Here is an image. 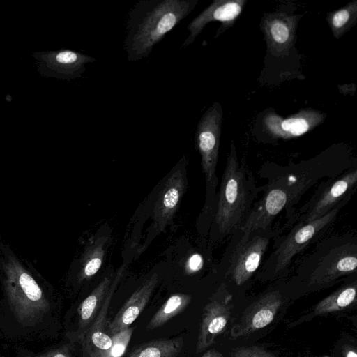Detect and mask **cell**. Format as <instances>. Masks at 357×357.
<instances>
[{
    "instance_id": "18",
    "label": "cell",
    "mask_w": 357,
    "mask_h": 357,
    "mask_svg": "<svg viewBox=\"0 0 357 357\" xmlns=\"http://www.w3.org/2000/svg\"><path fill=\"white\" fill-rule=\"evenodd\" d=\"M40 58L50 70L66 79L81 77L86 71L85 65L96 61L89 55L71 50L45 52L40 55Z\"/></svg>"
},
{
    "instance_id": "9",
    "label": "cell",
    "mask_w": 357,
    "mask_h": 357,
    "mask_svg": "<svg viewBox=\"0 0 357 357\" xmlns=\"http://www.w3.org/2000/svg\"><path fill=\"white\" fill-rule=\"evenodd\" d=\"M10 308L17 320L23 325H34L49 310V303L36 280L27 273L11 274L7 284Z\"/></svg>"
},
{
    "instance_id": "29",
    "label": "cell",
    "mask_w": 357,
    "mask_h": 357,
    "mask_svg": "<svg viewBox=\"0 0 357 357\" xmlns=\"http://www.w3.org/2000/svg\"><path fill=\"white\" fill-rule=\"evenodd\" d=\"M202 357H223V356L220 352L213 349L206 351Z\"/></svg>"
},
{
    "instance_id": "3",
    "label": "cell",
    "mask_w": 357,
    "mask_h": 357,
    "mask_svg": "<svg viewBox=\"0 0 357 357\" xmlns=\"http://www.w3.org/2000/svg\"><path fill=\"white\" fill-rule=\"evenodd\" d=\"M199 0H139L128 13L124 47L128 61L148 57L153 47L185 18Z\"/></svg>"
},
{
    "instance_id": "26",
    "label": "cell",
    "mask_w": 357,
    "mask_h": 357,
    "mask_svg": "<svg viewBox=\"0 0 357 357\" xmlns=\"http://www.w3.org/2000/svg\"><path fill=\"white\" fill-rule=\"evenodd\" d=\"M231 357H276L272 353L257 346L238 347L233 350Z\"/></svg>"
},
{
    "instance_id": "11",
    "label": "cell",
    "mask_w": 357,
    "mask_h": 357,
    "mask_svg": "<svg viewBox=\"0 0 357 357\" xmlns=\"http://www.w3.org/2000/svg\"><path fill=\"white\" fill-rule=\"evenodd\" d=\"M301 15L283 12L265 13L261 22L267 48L275 56H287L296 40V29Z\"/></svg>"
},
{
    "instance_id": "23",
    "label": "cell",
    "mask_w": 357,
    "mask_h": 357,
    "mask_svg": "<svg viewBox=\"0 0 357 357\" xmlns=\"http://www.w3.org/2000/svg\"><path fill=\"white\" fill-rule=\"evenodd\" d=\"M192 296L186 294H175L169 296L157 310L148 323L146 329L154 330L168 322L183 312L189 305Z\"/></svg>"
},
{
    "instance_id": "30",
    "label": "cell",
    "mask_w": 357,
    "mask_h": 357,
    "mask_svg": "<svg viewBox=\"0 0 357 357\" xmlns=\"http://www.w3.org/2000/svg\"><path fill=\"white\" fill-rule=\"evenodd\" d=\"M343 354L344 357H357L356 350L353 347H347Z\"/></svg>"
},
{
    "instance_id": "28",
    "label": "cell",
    "mask_w": 357,
    "mask_h": 357,
    "mask_svg": "<svg viewBox=\"0 0 357 357\" xmlns=\"http://www.w3.org/2000/svg\"><path fill=\"white\" fill-rule=\"evenodd\" d=\"M32 357H73L70 349L65 345Z\"/></svg>"
},
{
    "instance_id": "25",
    "label": "cell",
    "mask_w": 357,
    "mask_h": 357,
    "mask_svg": "<svg viewBox=\"0 0 357 357\" xmlns=\"http://www.w3.org/2000/svg\"><path fill=\"white\" fill-rule=\"evenodd\" d=\"M133 328L128 327L112 336V345L102 357H121L131 339Z\"/></svg>"
},
{
    "instance_id": "8",
    "label": "cell",
    "mask_w": 357,
    "mask_h": 357,
    "mask_svg": "<svg viewBox=\"0 0 357 357\" xmlns=\"http://www.w3.org/2000/svg\"><path fill=\"white\" fill-rule=\"evenodd\" d=\"M356 185V166L321 181L310 199L295 211L288 224L291 226L295 222H308L324 216L342 200L352 196Z\"/></svg>"
},
{
    "instance_id": "6",
    "label": "cell",
    "mask_w": 357,
    "mask_h": 357,
    "mask_svg": "<svg viewBox=\"0 0 357 357\" xmlns=\"http://www.w3.org/2000/svg\"><path fill=\"white\" fill-rule=\"evenodd\" d=\"M280 233L273 226L237 230L227 241L217 267L222 282L236 287L248 283L256 275L269 245Z\"/></svg>"
},
{
    "instance_id": "7",
    "label": "cell",
    "mask_w": 357,
    "mask_h": 357,
    "mask_svg": "<svg viewBox=\"0 0 357 357\" xmlns=\"http://www.w3.org/2000/svg\"><path fill=\"white\" fill-rule=\"evenodd\" d=\"M223 111L220 104L214 102L204 112L198 122L195 132V144L201 156L207 190L206 211L213 217L217 197L218 178L216 167L218 160Z\"/></svg>"
},
{
    "instance_id": "20",
    "label": "cell",
    "mask_w": 357,
    "mask_h": 357,
    "mask_svg": "<svg viewBox=\"0 0 357 357\" xmlns=\"http://www.w3.org/2000/svg\"><path fill=\"white\" fill-rule=\"evenodd\" d=\"M356 276L332 294L322 299L314 307L317 315L324 314L345 309L356 301Z\"/></svg>"
},
{
    "instance_id": "12",
    "label": "cell",
    "mask_w": 357,
    "mask_h": 357,
    "mask_svg": "<svg viewBox=\"0 0 357 357\" xmlns=\"http://www.w3.org/2000/svg\"><path fill=\"white\" fill-rule=\"evenodd\" d=\"M245 0H214L195 17L188 24L187 29L189 34L181 48L190 45L202 33L206 24L212 22H220L221 25L216 31L215 38L218 37L227 29L234 25L241 15L245 3Z\"/></svg>"
},
{
    "instance_id": "15",
    "label": "cell",
    "mask_w": 357,
    "mask_h": 357,
    "mask_svg": "<svg viewBox=\"0 0 357 357\" xmlns=\"http://www.w3.org/2000/svg\"><path fill=\"white\" fill-rule=\"evenodd\" d=\"M123 273V266H122L116 273L114 281L112 282L100 311L80 342L84 357H102L112 345V336L105 331L107 314L113 294Z\"/></svg>"
},
{
    "instance_id": "1",
    "label": "cell",
    "mask_w": 357,
    "mask_h": 357,
    "mask_svg": "<svg viewBox=\"0 0 357 357\" xmlns=\"http://www.w3.org/2000/svg\"><path fill=\"white\" fill-rule=\"evenodd\" d=\"M351 165L307 162L289 165L275 170L263 171L260 177L266 183L259 188L261 198L256 201L241 229H266L282 211L287 221L291 218L303 195L313 186L338 176Z\"/></svg>"
},
{
    "instance_id": "21",
    "label": "cell",
    "mask_w": 357,
    "mask_h": 357,
    "mask_svg": "<svg viewBox=\"0 0 357 357\" xmlns=\"http://www.w3.org/2000/svg\"><path fill=\"white\" fill-rule=\"evenodd\" d=\"M183 347V339H157L142 344L127 357H177Z\"/></svg>"
},
{
    "instance_id": "17",
    "label": "cell",
    "mask_w": 357,
    "mask_h": 357,
    "mask_svg": "<svg viewBox=\"0 0 357 357\" xmlns=\"http://www.w3.org/2000/svg\"><path fill=\"white\" fill-rule=\"evenodd\" d=\"M158 283V274L145 280L126 301L114 319L107 324L105 331L112 336L126 330L137 319L151 297Z\"/></svg>"
},
{
    "instance_id": "4",
    "label": "cell",
    "mask_w": 357,
    "mask_h": 357,
    "mask_svg": "<svg viewBox=\"0 0 357 357\" xmlns=\"http://www.w3.org/2000/svg\"><path fill=\"white\" fill-rule=\"evenodd\" d=\"M357 237L354 234L330 233L302 258L295 278L305 282L309 291L333 285L342 278L356 275Z\"/></svg>"
},
{
    "instance_id": "2",
    "label": "cell",
    "mask_w": 357,
    "mask_h": 357,
    "mask_svg": "<svg viewBox=\"0 0 357 357\" xmlns=\"http://www.w3.org/2000/svg\"><path fill=\"white\" fill-rule=\"evenodd\" d=\"M259 194L253 174L239 160L235 143L231 140L211 219L215 243H227L243 227Z\"/></svg>"
},
{
    "instance_id": "10",
    "label": "cell",
    "mask_w": 357,
    "mask_h": 357,
    "mask_svg": "<svg viewBox=\"0 0 357 357\" xmlns=\"http://www.w3.org/2000/svg\"><path fill=\"white\" fill-rule=\"evenodd\" d=\"M233 294L222 282L205 305L196 344V352L203 351L222 333L230 319Z\"/></svg>"
},
{
    "instance_id": "14",
    "label": "cell",
    "mask_w": 357,
    "mask_h": 357,
    "mask_svg": "<svg viewBox=\"0 0 357 357\" xmlns=\"http://www.w3.org/2000/svg\"><path fill=\"white\" fill-rule=\"evenodd\" d=\"M282 304V295L279 289L264 294L253 302L233 326L231 335L234 337L248 335L270 324Z\"/></svg>"
},
{
    "instance_id": "22",
    "label": "cell",
    "mask_w": 357,
    "mask_h": 357,
    "mask_svg": "<svg viewBox=\"0 0 357 357\" xmlns=\"http://www.w3.org/2000/svg\"><path fill=\"white\" fill-rule=\"evenodd\" d=\"M107 238L98 237L86 248L82 258L81 269L78 275L79 280L90 279L100 270L105 253Z\"/></svg>"
},
{
    "instance_id": "5",
    "label": "cell",
    "mask_w": 357,
    "mask_h": 357,
    "mask_svg": "<svg viewBox=\"0 0 357 357\" xmlns=\"http://www.w3.org/2000/svg\"><path fill=\"white\" fill-rule=\"evenodd\" d=\"M351 197L342 200L324 216L308 222H295L286 234H278L273 240V251L261 263L256 278L271 280L286 275L294 257L333 231L339 213Z\"/></svg>"
},
{
    "instance_id": "16",
    "label": "cell",
    "mask_w": 357,
    "mask_h": 357,
    "mask_svg": "<svg viewBox=\"0 0 357 357\" xmlns=\"http://www.w3.org/2000/svg\"><path fill=\"white\" fill-rule=\"evenodd\" d=\"M183 167L177 168L167 178L155 202L153 211L155 225L162 231L172 219L185 190Z\"/></svg>"
},
{
    "instance_id": "27",
    "label": "cell",
    "mask_w": 357,
    "mask_h": 357,
    "mask_svg": "<svg viewBox=\"0 0 357 357\" xmlns=\"http://www.w3.org/2000/svg\"><path fill=\"white\" fill-rule=\"evenodd\" d=\"M204 266V258L200 253L190 255L185 263V271L188 274L199 272Z\"/></svg>"
},
{
    "instance_id": "24",
    "label": "cell",
    "mask_w": 357,
    "mask_h": 357,
    "mask_svg": "<svg viewBox=\"0 0 357 357\" xmlns=\"http://www.w3.org/2000/svg\"><path fill=\"white\" fill-rule=\"evenodd\" d=\"M326 20L334 38H340L356 24L357 0H353L341 8L328 13Z\"/></svg>"
},
{
    "instance_id": "13",
    "label": "cell",
    "mask_w": 357,
    "mask_h": 357,
    "mask_svg": "<svg viewBox=\"0 0 357 357\" xmlns=\"http://www.w3.org/2000/svg\"><path fill=\"white\" fill-rule=\"evenodd\" d=\"M326 113L304 109L283 118L275 112H268L263 118L266 132L275 139H289L301 136L320 125L326 119Z\"/></svg>"
},
{
    "instance_id": "31",
    "label": "cell",
    "mask_w": 357,
    "mask_h": 357,
    "mask_svg": "<svg viewBox=\"0 0 357 357\" xmlns=\"http://www.w3.org/2000/svg\"><path fill=\"white\" fill-rule=\"evenodd\" d=\"M344 87L347 88V91L344 92V94H351L353 95L356 91V85L354 84H344Z\"/></svg>"
},
{
    "instance_id": "19",
    "label": "cell",
    "mask_w": 357,
    "mask_h": 357,
    "mask_svg": "<svg viewBox=\"0 0 357 357\" xmlns=\"http://www.w3.org/2000/svg\"><path fill=\"white\" fill-rule=\"evenodd\" d=\"M112 278L107 275L82 301L78 309V326L73 335L75 341L81 342L100 311L107 294Z\"/></svg>"
}]
</instances>
